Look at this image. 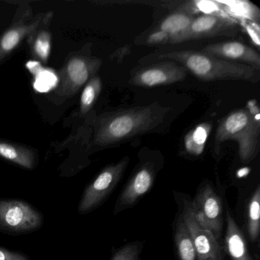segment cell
Here are the masks:
<instances>
[{
    "mask_svg": "<svg viewBox=\"0 0 260 260\" xmlns=\"http://www.w3.org/2000/svg\"><path fill=\"white\" fill-rule=\"evenodd\" d=\"M170 112L168 107L155 103L106 112L95 121L93 144L111 147L150 133L162 124Z\"/></svg>",
    "mask_w": 260,
    "mask_h": 260,
    "instance_id": "obj_1",
    "label": "cell"
},
{
    "mask_svg": "<svg viewBox=\"0 0 260 260\" xmlns=\"http://www.w3.org/2000/svg\"><path fill=\"white\" fill-rule=\"evenodd\" d=\"M259 107L255 100H251L244 108L233 111L220 120L214 137V152L219 154L223 143L235 141L240 160L248 164L259 151Z\"/></svg>",
    "mask_w": 260,
    "mask_h": 260,
    "instance_id": "obj_2",
    "label": "cell"
},
{
    "mask_svg": "<svg viewBox=\"0 0 260 260\" xmlns=\"http://www.w3.org/2000/svg\"><path fill=\"white\" fill-rule=\"evenodd\" d=\"M157 60H172L202 81L240 80L255 83L258 71L251 67L217 58L202 51H177L158 54Z\"/></svg>",
    "mask_w": 260,
    "mask_h": 260,
    "instance_id": "obj_3",
    "label": "cell"
},
{
    "mask_svg": "<svg viewBox=\"0 0 260 260\" xmlns=\"http://www.w3.org/2000/svg\"><path fill=\"white\" fill-rule=\"evenodd\" d=\"M103 64L101 59L79 52L68 57L58 77L57 87L51 100L54 103H63L72 98L82 87L100 71Z\"/></svg>",
    "mask_w": 260,
    "mask_h": 260,
    "instance_id": "obj_4",
    "label": "cell"
},
{
    "mask_svg": "<svg viewBox=\"0 0 260 260\" xmlns=\"http://www.w3.org/2000/svg\"><path fill=\"white\" fill-rule=\"evenodd\" d=\"M130 162L129 156L106 166L96 177L86 187L77 211L80 214H87L103 205L121 182Z\"/></svg>",
    "mask_w": 260,
    "mask_h": 260,
    "instance_id": "obj_5",
    "label": "cell"
},
{
    "mask_svg": "<svg viewBox=\"0 0 260 260\" xmlns=\"http://www.w3.org/2000/svg\"><path fill=\"white\" fill-rule=\"evenodd\" d=\"M42 213L33 205L17 199H0V232L22 235L43 226Z\"/></svg>",
    "mask_w": 260,
    "mask_h": 260,
    "instance_id": "obj_6",
    "label": "cell"
},
{
    "mask_svg": "<svg viewBox=\"0 0 260 260\" xmlns=\"http://www.w3.org/2000/svg\"><path fill=\"white\" fill-rule=\"evenodd\" d=\"M191 203L198 223L210 231L223 246V205L212 184L207 182L202 183Z\"/></svg>",
    "mask_w": 260,
    "mask_h": 260,
    "instance_id": "obj_7",
    "label": "cell"
},
{
    "mask_svg": "<svg viewBox=\"0 0 260 260\" xmlns=\"http://www.w3.org/2000/svg\"><path fill=\"white\" fill-rule=\"evenodd\" d=\"M162 166V162L153 159H141L117 199L113 210L115 215L133 208L151 189Z\"/></svg>",
    "mask_w": 260,
    "mask_h": 260,
    "instance_id": "obj_8",
    "label": "cell"
},
{
    "mask_svg": "<svg viewBox=\"0 0 260 260\" xmlns=\"http://www.w3.org/2000/svg\"><path fill=\"white\" fill-rule=\"evenodd\" d=\"M179 211L183 217L192 239L197 260H223V246L210 231L199 225L194 217L191 200L187 196L176 193Z\"/></svg>",
    "mask_w": 260,
    "mask_h": 260,
    "instance_id": "obj_9",
    "label": "cell"
},
{
    "mask_svg": "<svg viewBox=\"0 0 260 260\" xmlns=\"http://www.w3.org/2000/svg\"><path fill=\"white\" fill-rule=\"evenodd\" d=\"M45 14L41 13L33 16L31 7L26 4L18 8L11 25L0 36V63L36 31Z\"/></svg>",
    "mask_w": 260,
    "mask_h": 260,
    "instance_id": "obj_10",
    "label": "cell"
},
{
    "mask_svg": "<svg viewBox=\"0 0 260 260\" xmlns=\"http://www.w3.org/2000/svg\"><path fill=\"white\" fill-rule=\"evenodd\" d=\"M237 21L228 16L201 15L194 18L188 29L178 37L173 44L210 38L234 37L237 34Z\"/></svg>",
    "mask_w": 260,
    "mask_h": 260,
    "instance_id": "obj_11",
    "label": "cell"
},
{
    "mask_svg": "<svg viewBox=\"0 0 260 260\" xmlns=\"http://www.w3.org/2000/svg\"><path fill=\"white\" fill-rule=\"evenodd\" d=\"M188 75L186 70L172 60H164L137 71L131 83L139 87L152 88L168 86L185 80Z\"/></svg>",
    "mask_w": 260,
    "mask_h": 260,
    "instance_id": "obj_12",
    "label": "cell"
},
{
    "mask_svg": "<svg viewBox=\"0 0 260 260\" xmlns=\"http://www.w3.org/2000/svg\"><path fill=\"white\" fill-rule=\"evenodd\" d=\"M201 51L226 61L247 65L257 71L260 69L259 54L242 42L230 41L211 44Z\"/></svg>",
    "mask_w": 260,
    "mask_h": 260,
    "instance_id": "obj_13",
    "label": "cell"
},
{
    "mask_svg": "<svg viewBox=\"0 0 260 260\" xmlns=\"http://www.w3.org/2000/svg\"><path fill=\"white\" fill-rule=\"evenodd\" d=\"M226 228L224 248L232 260H252L244 234L236 223L230 210L226 211Z\"/></svg>",
    "mask_w": 260,
    "mask_h": 260,
    "instance_id": "obj_14",
    "label": "cell"
},
{
    "mask_svg": "<svg viewBox=\"0 0 260 260\" xmlns=\"http://www.w3.org/2000/svg\"><path fill=\"white\" fill-rule=\"evenodd\" d=\"M53 16L52 11L45 13L39 28L27 39L31 54L40 63H47L51 54V33L49 28Z\"/></svg>",
    "mask_w": 260,
    "mask_h": 260,
    "instance_id": "obj_15",
    "label": "cell"
},
{
    "mask_svg": "<svg viewBox=\"0 0 260 260\" xmlns=\"http://www.w3.org/2000/svg\"><path fill=\"white\" fill-rule=\"evenodd\" d=\"M0 156L27 170H34L37 155L32 149L25 146L0 141Z\"/></svg>",
    "mask_w": 260,
    "mask_h": 260,
    "instance_id": "obj_16",
    "label": "cell"
},
{
    "mask_svg": "<svg viewBox=\"0 0 260 260\" xmlns=\"http://www.w3.org/2000/svg\"><path fill=\"white\" fill-rule=\"evenodd\" d=\"M223 13L234 20L252 22L259 25L260 11L256 6L246 0L217 1Z\"/></svg>",
    "mask_w": 260,
    "mask_h": 260,
    "instance_id": "obj_17",
    "label": "cell"
},
{
    "mask_svg": "<svg viewBox=\"0 0 260 260\" xmlns=\"http://www.w3.org/2000/svg\"><path fill=\"white\" fill-rule=\"evenodd\" d=\"M196 16L191 13L177 9L176 11L164 18L155 29L166 33L170 37V44L183 34Z\"/></svg>",
    "mask_w": 260,
    "mask_h": 260,
    "instance_id": "obj_18",
    "label": "cell"
},
{
    "mask_svg": "<svg viewBox=\"0 0 260 260\" xmlns=\"http://www.w3.org/2000/svg\"><path fill=\"white\" fill-rule=\"evenodd\" d=\"M174 225V241L178 258L179 260H197L192 239L179 211Z\"/></svg>",
    "mask_w": 260,
    "mask_h": 260,
    "instance_id": "obj_19",
    "label": "cell"
},
{
    "mask_svg": "<svg viewBox=\"0 0 260 260\" xmlns=\"http://www.w3.org/2000/svg\"><path fill=\"white\" fill-rule=\"evenodd\" d=\"M26 68L34 76L33 87L39 92H48L57 87L58 76L54 71L42 67L37 60H30L26 63Z\"/></svg>",
    "mask_w": 260,
    "mask_h": 260,
    "instance_id": "obj_20",
    "label": "cell"
},
{
    "mask_svg": "<svg viewBox=\"0 0 260 260\" xmlns=\"http://www.w3.org/2000/svg\"><path fill=\"white\" fill-rule=\"evenodd\" d=\"M211 128L212 124L211 123H202L187 134L185 138V147L189 154L199 156L204 151Z\"/></svg>",
    "mask_w": 260,
    "mask_h": 260,
    "instance_id": "obj_21",
    "label": "cell"
},
{
    "mask_svg": "<svg viewBox=\"0 0 260 260\" xmlns=\"http://www.w3.org/2000/svg\"><path fill=\"white\" fill-rule=\"evenodd\" d=\"M260 186L256 187L249 199L246 213V226L248 234L252 243H255L259 237L260 231Z\"/></svg>",
    "mask_w": 260,
    "mask_h": 260,
    "instance_id": "obj_22",
    "label": "cell"
},
{
    "mask_svg": "<svg viewBox=\"0 0 260 260\" xmlns=\"http://www.w3.org/2000/svg\"><path fill=\"white\" fill-rule=\"evenodd\" d=\"M103 89V83L98 76L92 77L83 88L80 97V113L86 115L91 110L98 100Z\"/></svg>",
    "mask_w": 260,
    "mask_h": 260,
    "instance_id": "obj_23",
    "label": "cell"
},
{
    "mask_svg": "<svg viewBox=\"0 0 260 260\" xmlns=\"http://www.w3.org/2000/svg\"><path fill=\"white\" fill-rule=\"evenodd\" d=\"M184 4L178 9L194 16L196 13H202L206 16H228L223 13L217 1H189Z\"/></svg>",
    "mask_w": 260,
    "mask_h": 260,
    "instance_id": "obj_24",
    "label": "cell"
},
{
    "mask_svg": "<svg viewBox=\"0 0 260 260\" xmlns=\"http://www.w3.org/2000/svg\"><path fill=\"white\" fill-rule=\"evenodd\" d=\"M143 246L142 242L127 243L115 251L110 260H141Z\"/></svg>",
    "mask_w": 260,
    "mask_h": 260,
    "instance_id": "obj_25",
    "label": "cell"
},
{
    "mask_svg": "<svg viewBox=\"0 0 260 260\" xmlns=\"http://www.w3.org/2000/svg\"><path fill=\"white\" fill-rule=\"evenodd\" d=\"M147 43L150 45L170 44V37L166 33L154 29L147 36Z\"/></svg>",
    "mask_w": 260,
    "mask_h": 260,
    "instance_id": "obj_26",
    "label": "cell"
},
{
    "mask_svg": "<svg viewBox=\"0 0 260 260\" xmlns=\"http://www.w3.org/2000/svg\"><path fill=\"white\" fill-rule=\"evenodd\" d=\"M0 260H31V258L23 252L10 251L0 246Z\"/></svg>",
    "mask_w": 260,
    "mask_h": 260,
    "instance_id": "obj_27",
    "label": "cell"
},
{
    "mask_svg": "<svg viewBox=\"0 0 260 260\" xmlns=\"http://www.w3.org/2000/svg\"><path fill=\"white\" fill-rule=\"evenodd\" d=\"M130 53V48L128 46L124 47V48H119L118 51H115L112 57L117 59L118 60H122L125 56Z\"/></svg>",
    "mask_w": 260,
    "mask_h": 260,
    "instance_id": "obj_28",
    "label": "cell"
}]
</instances>
